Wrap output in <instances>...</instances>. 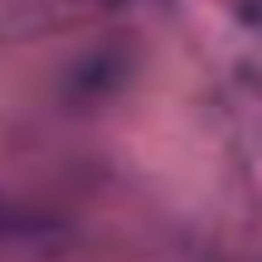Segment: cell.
I'll return each instance as SVG.
<instances>
[{
    "instance_id": "6da1fadb",
    "label": "cell",
    "mask_w": 262,
    "mask_h": 262,
    "mask_svg": "<svg viewBox=\"0 0 262 262\" xmlns=\"http://www.w3.org/2000/svg\"><path fill=\"white\" fill-rule=\"evenodd\" d=\"M44 228H54V219H39L0 194V238H29V233H44Z\"/></svg>"
}]
</instances>
